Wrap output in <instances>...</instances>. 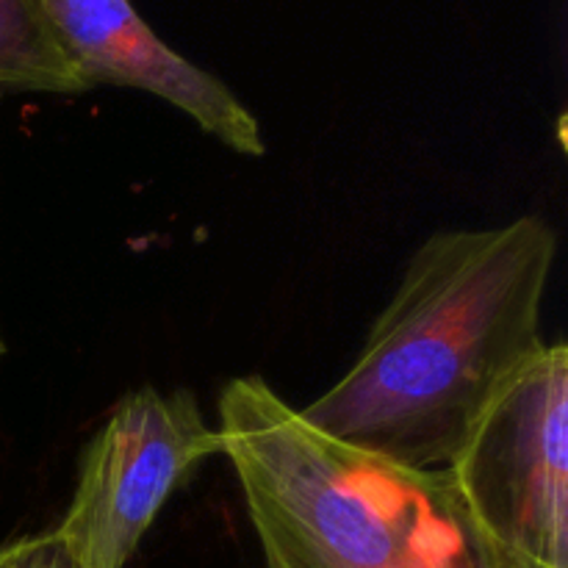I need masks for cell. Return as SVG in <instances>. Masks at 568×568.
Listing matches in <instances>:
<instances>
[{
	"mask_svg": "<svg viewBox=\"0 0 568 568\" xmlns=\"http://www.w3.org/2000/svg\"><path fill=\"white\" fill-rule=\"evenodd\" d=\"M555 255L558 236L541 216L430 236L347 375L300 416L375 458L449 469L494 399L547 347Z\"/></svg>",
	"mask_w": 568,
	"mask_h": 568,
	"instance_id": "obj_1",
	"label": "cell"
},
{
	"mask_svg": "<svg viewBox=\"0 0 568 568\" xmlns=\"http://www.w3.org/2000/svg\"><path fill=\"white\" fill-rule=\"evenodd\" d=\"M220 436L266 568H516L453 471L333 442L261 377L227 383Z\"/></svg>",
	"mask_w": 568,
	"mask_h": 568,
	"instance_id": "obj_2",
	"label": "cell"
},
{
	"mask_svg": "<svg viewBox=\"0 0 568 568\" xmlns=\"http://www.w3.org/2000/svg\"><path fill=\"white\" fill-rule=\"evenodd\" d=\"M516 568H568V347L547 344L449 466Z\"/></svg>",
	"mask_w": 568,
	"mask_h": 568,
	"instance_id": "obj_3",
	"label": "cell"
},
{
	"mask_svg": "<svg viewBox=\"0 0 568 568\" xmlns=\"http://www.w3.org/2000/svg\"><path fill=\"white\" fill-rule=\"evenodd\" d=\"M216 453L220 430L192 394L153 386L128 392L83 449L55 536L83 568H125L166 499Z\"/></svg>",
	"mask_w": 568,
	"mask_h": 568,
	"instance_id": "obj_4",
	"label": "cell"
},
{
	"mask_svg": "<svg viewBox=\"0 0 568 568\" xmlns=\"http://www.w3.org/2000/svg\"><path fill=\"white\" fill-rule=\"evenodd\" d=\"M39 9L87 89L111 83L155 94L236 153L264 155V133L242 100L172 50L131 0H39Z\"/></svg>",
	"mask_w": 568,
	"mask_h": 568,
	"instance_id": "obj_5",
	"label": "cell"
},
{
	"mask_svg": "<svg viewBox=\"0 0 568 568\" xmlns=\"http://www.w3.org/2000/svg\"><path fill=\"white\" fill-rule=\"evenodd\" d=\"M89 92L55 44L39 0H0V98Z\"/></svg>",
	"mask_w": 568,
	"mask_h": 568,
	"instance_id": "obj_6",
	"label": "cell"
},
{
	"mask_svg": "<svg viewBox=\"0 0 568 568\" xmlns=\"http://www.w3.org/2000/svg\"><path fill=\"white\" fill-rule=\"evenodd\" d=\"M0 568H83L55 530L26 536L0 547Z\"/></svg>",
	"mask_w": 568,
	"mask_h": 568,
	"instance_id": "obj_7",
	"label": "cell"
},
{
	"mask_svg": "<svg viewBox=\"0 0 568 568\" xmlns=\"http://www.w3.org/2000/svg\"><path fill=\"white\" fill-rule=\"evenodd\" d=\"M3 353H6V344H3V336H0V358H3Z\"/></svg>",
	"mask_w": 568,
	"mask_h": 568,
	"instance_id": "obj_8",
	"label": "cell"
}]
</instances>
